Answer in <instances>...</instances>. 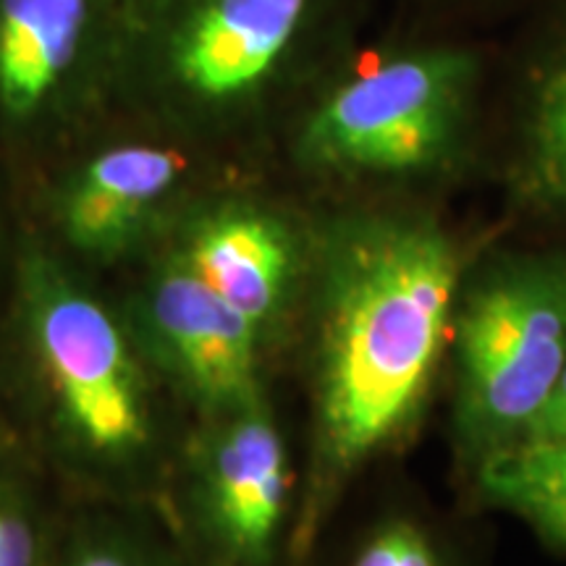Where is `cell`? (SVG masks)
<instances>
[{
	"mask_svg": "<svg viewBox=\"0 0 566 566\" xmlns=\"http://www.w3.org/2000/svg\"><path fill=\"white\" fill-rule=\"evenodd\" d=\"M321 279L315 457L300 554L346 480L420 412L449 342L459 252L422 218H357L328 233Z\"/></svg>",
	"mask_w": 566,
	"mask_h": 566,
	"instance_id": "1",
	"label": "cell"
},
{
	"mask_svg": "<svg viewBox=\"0 0 566 566\" xmlns=\"http://www.w3.org/2000/svg\"><path fill=\"white\" fill-rule=\"evenodd\" d=\"M325 0H137L124 84L200 116L263 97L313 48Z\"/></svg>",
	"mask_w": 566,
	"mask_h": 566,
	"instance_id": "2",
	"label": "cell"
},
{
	"mask_svg": "<svg viewBox=\"0 0 566 566\" xmlns=\"http://www.w3.org/2000/svg\"><path fill=\"white\" fill-rule=\"evenodd\" d=\"M21 317L42 391L82 457L126 464L153 441V407L137 352L108 310L69 271L30 254Z\"/></svg>",
	"mask_w": 566,
	"mask_h": 566,
	"instance_id": "3",
	"label": "cell"
},
{
	"mask_svg": "<svg viewBox=\"0 0 566 566\" xmlns=\"http://www.w3.org/2000/svg\"><path fill=\"white\" fill-rule=\"evenodd\" d=\"M459 428L485 454L520 441L566 365V254L504 263L457 325Z\"/></svg>",
	"mask_w": 566,
	"mask_h": 566,
	"instance_id": "4",
	"label": "cell"
},
{
	"mask_svg": "<svg viewBox=\"0 0 566 566\" xmlns=\"http://www.w3.org/2000/svg\"><path fill=\"white\" fill-rule=\"evenodd\" d=\"M470 87L472 63L459 51L380 55L331 84L304 118L296 150L317 171L422 174L454 147Z\"/></svg>",
	"mask_w": 566,
	"mask_h": 566,
	"instance_id": "5",
	"label": "cell"
},
{
	"mask_svg": "<svg viewBox=\"0 0 566 566\" xmlns=\"http://www.w3.org/2000/svg\"><path fill=\"white\" fill-rule=\"evenodd\" d=\"M137 0H0V129L42 132L124 84Z\"/></svg>",
	"mask_w": 566,
	"mask_h": 566,
	"instance_id": "6",
	"label": "cell"
},
{
	"mask_svg": "<svg viewBox=\"0 0 566 566\" xmlns=\"http://www.w3.org/2000/svg\"><path fill=\"white\" fill-rule=\"evenodd\" d=\"M142 325L155 363L212 417L263 399L258 378L263 334L176 254H168L147 286Z\"/></svg>",
	"mask_w": 566,
	"mask_h": 566,
	"instance_id": "7",
	"label": "cell"
},
{
	"mask_svg": "<svg viewBox=\"0 0 566 566\" xmlns=\"http://www.w3.org/2000/svg\"><path fill=\"white\" fill-rule=\"evenodd\" d=\"M218 420L202 459L205 535L223 566H271L289 506L286 446L263 399Z\"/></svg>",
	"mask_w": 566,
	"mask_h": 566,
	"instance_id": "8",
	"label": "cell"
},
{
	"mask_svg": "<svg viewBox=\"0 0 566 566\" xmlns=\"http://www.w3.org/2000/svg\"><path fill=\"white\" fill-rule=\"evenodd\" d=\"M187 171V155L166 142L105 145L63 176L55 223L74 250L101 260L122 254L166 216Z\"/></svg>",
	"mask_w": 566,
	"mask_h": 566,
	"instance_id": "9",
	"label": "cell"
},
{
	"mask_svg": "<svg viewBox=\"0 0 566 566\" xmlns=\"http://www.w3.org/2000/svg\"><path fill=\"white\" fill-rule=\"evenodd\" d=\"M260 334L281 315L300 268L294 229L258 202L197 208L179 226L174 252Z\"/></svg>",
	"mask_w": 566,
	"mask_h": 566,
	"instance_id": "10",
	"label": "cell"
},
{
	"mask_svg": "<svg viewBox=\"0 0 566 566\" xmlns=\"http://www.w3.org/2000/svg\"><path fill=\"white\" fill-rule=\"evenodd\" d=\"M525 153L533 189L566 216V45L535 84Z\"/></svg>",
	"mask_w": 566,
	"mask_h": 566,
	"instance_id": "11",
	"label": "cell"
},
{
	"mask_svg": "<svg viewBox=\"0 0 566 566\" xmlns=\"http://www.w3.org/2000/svg\"><path fill=\"white\" fill-rule=\"evenodd\" d=\"M480 485L488 499L512 512L535 499L566 493V438H525L488 451Z\"/></svg>",
	"mask_w": 566,
	"mask_h": 566,
	"instance_id": "12",
	"label": "cell"
},
{
	"mask_svg": "<svg viewBox=\"0 0 566 566\" xmlns=\"http://www.w3.org/2000/svg\"><path fill=\"white\" fill-rule=\"evenodd\" d=\"M0 566H51L40 516L19 491L0 483Z\"/></svg>",
	"mask_w": 566,
	"mask_h": 566,
	"instance_id": "13",
	"label": "cell"
},
{
	"mask_svg": "<svg viewBox=\"0 0 566 566\" xmlns=\"http://www.w3.org/2000/svg\"><path fill=\"white\" fill-rule=\"evenodd\" d=\"M352 566H446L433 537L412 522H391L373 533Z\"/></svg>",
	"mask_w": 566,
	"mask_h": 566,
	"instance_id": "14",
	"label": "cell"
},
{
	"mask_svg": "<svg viewBox=\"0 0 566 566\" xmlns=\"http://www.w3.org/2000/svg\"><path fill=\"white\" fill-rule=\"evenodd\" d=\"M61 566H174L155 551L116 530H90L76 535Z\"/></svg>",
	"mask_w": 566,
	"mask_h": 566,
	"instance_id": "15",
	"label": "cell"
},
{
	"mask_svg": "<svg viewBox=\"0 0 566 566\" xmlns=\"http://www.w3.org/2000/svg\"><path fill=\"white\" fill-rule=\"evenodd\" d=\"M537 533L546 537L554 546L566 548V493H554L546 499H535L520 509Z\"/></svg>",
	"mask_w": 566,
	"mask_h": 566,
	"instance_id": "16",
	"label": "cell"
},
{
	"mask_svg": "<svg viewBox=\"0 0 566 566\" xmlns=\"http://www.w3.org/2000/svg\"><path fill=\"white\" fill-rule=\"evenodd\" d=\"M525 438H541V441L566 438V365L558 375L556 386L551 388L546 405L541 407V412L535 415V420L530 422L527 433L520 441H525Z\"/></svg>",
	"mask_w": 566,
	"mask_h": 566,
	"instance_id": "17",
	"label": "cell"
}]
</instances>
